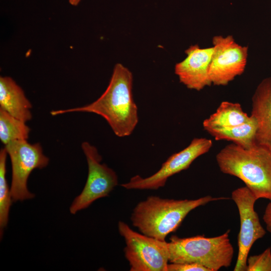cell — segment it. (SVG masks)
Masks as SVG:
<instances>
[{
	"instance_id": "obj_1",
	"label": "cell",
	"mask_w": 271,
	"mask_h": 271,
	"mask_svg": "<svg viewBox=\"0 0 271 271\" xmlns=\"http://www.w3.org/2000/svg\"><path fill=\"white\" fill-rule=\"evenodd\" d=\"M133 77L121 63L114 67L108 85L94 102L79 107L52 110L55 116L73 112H90L103 117L118 137L129 136L139 121L138 107L132 95Z\"/></svg>"
},
{
	"instance_id": "obj_2",
	"label": "cell",
	"mask_w": 271,
	"mask_h": 271,
	"mask_svg": "<svg viewBox=\"0 0 271 271\" xmlns=\"http://www.w3.org/2000/svg\"><path fill=\"white\" fill-rule=\"evenodd\" d=\"M228 199L206 196L194 200H175L150 196L136 205L130 219L132 225L142 233L165 241L192 210L212 201Z\"/></svg>"
},
{
	"instance_id": "obj_3",
	"label": "cell",
	"mask_w": 271,
	"mask_h": 271,
	"mask_svg": "<svg viewBox=\"0 0 271 271\" xmlns=\"http://www.w3.org/2000/svg\"><path fill=\"white\" fill-rule=\"evenodd\" d=\"M216 160L220 171L242 181L257 199L271 200V150L256 144L245 149L234 143L222 149Z\"/></svg>"
},
{
	"instance_id": "obj_4",
	"label": "cell",
	"mask_w": 271,
	"mask_h": 271,
	"mask_svg": "<svg viewBox=\"0 0 271 271\" xmlns=\"http://www.w3.org/2000/svg\"><path fill=\"white\" fill-rule=\"evenodd\" d=\"M230 230L214 237L197 235L181 238L172 235L168 242L169 262L198 263L209 271L230 266L234 249L229 239Z\"/></svg>"
},
{
	"instance_id": "obj_5",
	"label": "cell",
	"mask_w": 271,
	"mask_h": 271,
	"mask_svg": "<svg viewBox=\"0 0 271 271\" xmlns=\"http://www.w3.org/2000/svg\"><path fill=\"white\" fill-rule=\"evenodd\" d=\"M118 229L125 240L124 254L130 271H167L168 242L138 233L121 221Z\"/></svg>"
},
{
	"instance_id": "obj_6",
	"label": "cell",
	"mask_w": 271,
	"mask_h": 271,
	"mask_svg": "<svg viewBox=\"0 0 271 271\" xmlns=\"http://www.w3.org/2000/svg\"><path fill=\"white\" fill-rule=\"evenodd\" d=\"M12 171L11 192L13 201H24L35 197L27 187L28 178L36 169L46 167L49 158L43 152L39 143L30 144L27 140L11 142L5 145Z\"/></svg>"
},
{
	"instance_id": "obj_7",
	"label": "cell",
	"mask_w": 271,
	"mask_h": 271,
	"mask_svg": "<svg viewBox=\"0 0 271 271\" xmlns=\"http://www.w3.org/2000/svg\"><path fill=\"white\" fill-rule=\"evenodd\" d=\"M81 148L88 164V176L83 189L70 207L72 214L87 208L96 200L108 196L118 184L116 173L106 165L101 164L102 157L95 147L84 142Z\"/></svg>"
},
{
	"instance_id": "obj_8",
	"label": "cell",
	"mask_w": 271,
	"mask_h": 271,
	"mask_svg": "<svg viewBox=\"0 0 271 271\" xmlns=\"http://www.w3.org/2000/svg\"><path fill=\"white\" fill-rule=\"evenodd\" d=\"M231 198L237 207L240 218L238 255L234 271H247V259L250 248L266 233L254 209L257 200L246 186L233 190Z\"/></svg>"
},
{
	"instance_id": "obj_9",
	"label": "cell",
	"mask_w": 271,
	"mask_h": 271,
	"mask_svg": "<svg viewBox=\"0 0 271 271\" xmlns=\"http://www.w3.org/2000/svg\"><path fill=\"white\" fill-rule=\"evenodd\" d=\"M212 146V141L207 138L193 139L182 151L171 155L153 175L143 178L136 175L121 186L126 189L157 190L165 186L168 179L187 169L192 162L207 153Z\"/></svg>"
},
{
	"instance_id": "obj_10",
	"label": "cell",
	"mask_w": 271,
	"mask_h": 271,
	"mask_svg": "<svg viewBox=\"0 0 271 271\" xmlns=\"http://www.w3.org/2000/svg\"><path fill=\"white\" fill-rule=\"evenodd\" d=\"M213 52L209 74L212 84L226 85L240 75L247 62L248 48L237 44L232 36H216L212 39Z\"/></svg>"
},
{
	"instance_id": "obj_11",
	"label": "cell",
	"mask_w": 271,
	"mask_h": 271,
	"mask_svg": "<svg viewBox=\"0 0 271 271\" xmlns=\"http://www.w3.org/2000/svg\"><path fill=\"white\" fill-rule=\"evenodd\" d=\"M213 52V47L201 48L198 45L186 50V58L175 66V73L180 82L197 91L211 85L209 69Z\"/></svg>"
},
{
	"instance_id": "obj_12",
	"label": "cell",
	"mask_w": 271,
	"mask_h": 271,
	"mask_svg": "<svg viewBox=\"0 0 271 271\" xmlns=\"http://www.w3.org/2000/svg\"><path fill=\"white\" fill-rule=\"evenodd\" d=\"M250 115L257 123L256 144L271 150V76L257 85L252 97Z\"/></svg>"
},
{
	"instance_id": "obj_13",
	"label": "cell",
	"mask_w": 271,
	"mask_h": 271,
	"mask_svg": "<svg viewBox=\"0 0 271 271\" xmlns=\"http://www.w3.org/2000/svg\"><path fill=\"white\" fill-rule=\"evenodd\" d=\"M0 106L10 114L26 122L32 118L31 102L22 88L10 77H0Z\"/></svg>"
},
{
	"instance_id": "obj_14",
	"label": "cell",
	"mask_w": 271,
	"mask_h": 271,
	"mask_svg": "<svg viewBox=\"0 0 271 271\" xmlns=\"http://www.w3.org/2000/svg\"><path fill=\"white\" fill-rule=\"evenodd\" d=\"M216 140H227L238 146L249 149L256 144L257 130L256 120L250 115V119L242 124L222 128L205 130Z\"/></svg>"
},
{
	"instance_id": "obj_15",
	"label": "cell",
	"mask_w": 271,
	"mask_h": 271,
	"mask_svg": "<svg viewBox=\"0 0 271 271\" xmlns=\"http://www.w3.org/2000/svg\"><path fill=\"white\" fill-rule=\"evenodd\" d=\"M250 119L238 103L223 101L215 112L203 122L204 129L222 128L238 125Z\"/></svg>"
},
{
	"instance_id": "obj_16",
	"label": "cell",
	"mask_w": 271,
	"mask_h": 271,
	"mask_svg": "<svg viewBox=\"0 0 271 271\" xmlns=\"http://www.w3.org/2000/svg\"><path fill=\"white\" fill-rule=\"evenodd\" d=\"M30 132L26 122L0 108V140L5 145L20 140H27Z\"/></svg>"
},
{
	"instance_id": "obj_17",
	"label": "cell",
	"mask_w": 271,
	"mask_h": 271,
	"mask_svg": "<svg viewBox=\"0 0 271 271\" xmlns=\"http://www.w3.org/2000/svg\"><path fill=\"white\" fill-rule=\"evenodd\" d=\"M8 154L5 148L0 151V233L3 235L9 221L10 209L13 201L11 189L6 178Z\"/></svg>"
},
{
	"instance_id": "obj_18",
	"label": "cell",
	"mask_w": 271,
	"mask_h": 271,
	"mask_svg": "<svg viewBox=\"0 0 271 271\" xmlns=\"http://www.w3.org/2000/svg\"><path fill=\"white\" fill-rule=\"evenodd\" d=\"M247 271H271L270 247L259 254L248 256Z\"/></svg>"
},
{
	"instance_id": "obj_19",
	"label": "cell",
	"mask_w": 271,
	"mask_h": 271,
	"mask_svg": "<svg viewBox=\"0 0 271 271\" xmlns=\"http://www.w3.org/2000/svg\"><path fill=\"white\" fill-rule=\"evenodd\" d=\"M167 271H209L204 266L198 263H168Z\"/></svg>"
},
{
	"instance_id": "obj_20",
	"label": "cell",
	"mask_w": 271,
	"mask_h": 271,
	"mask_svg": "<svg viewBox=\"0 0 271 271\" xmlns=\"http://www.w3.org/2000/svg\"><path fill=\"white\" fill-rule=\"evenodd\" d=\"M262 219L267 231L271 234V200L266 206Z\"/></svg>"
},
{
	"instance_id": "obj_21",
	"label": "cell",
	"mask_w": 271,
	"mask_h": 271,
	"mask_svg": "<svg viewBox=\"0 0 271 271\" xmlns=\"http://www.w3.org/2000/svg\"><path fill=\"white\" fill-rule=\"evenodd\" d=\"M81 0H69V3L74 6H77L79 3L80 2Z\"/></svg>"
}]
</instances>
